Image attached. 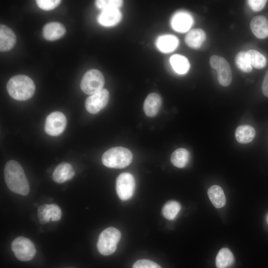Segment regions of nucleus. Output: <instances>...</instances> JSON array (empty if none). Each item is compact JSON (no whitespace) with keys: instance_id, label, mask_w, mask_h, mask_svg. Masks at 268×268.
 <instances>
[{"instance_id":"nucleus-1","label":"nucleus","mask_w":268,"mask_h":268,"mask_svg":"<svg viewBox=\"0 0 268 268\" xmlns=\"http://www.w3.org/2000/svg\"><path fill=\"white\" fill-rule=\"evenodd\" d=\"M4 179L8 189L13 193L26 196L29 185L21 165L16 161H8L4 169Z\"/></svg>"},{"instance_id":"nucleus-2","label":"nucleus","mask_w":268,"mask_h":268,"mask_svg":"<svg viewBox=\"0 0 268 268\" xmlns=\"http://www.w3.org/2000/svg\"><path fill=\"white\" fill-rule=\"evenodd\" d=\"M6 89L12 98L18 101H24L33 95L35 86L29 77L20 74L12 77L8 80Z\"/></svg>"},{"instance_id":"nucleus-3","label":"nucleus","mask_w":268,"mask_h":268,"mask_svg":"<svg viewBox=\"0 0 268 268\" xmlns=\"http://www.w3.org/2000/svg\"><path fill=\"white\" fill-rule=\"evenodd\" d=\"M132 160L133 154L131 151L123 147L111 148L107 150L102 157V162L104 166L116 169L128 166Z\"/></svg>"},{"instance_id":"nucleus-4","label":"nucleus","mask_w":268,"mask_h":268,"mask_svg":"<svg viewBox=\"0 0 268 268\" xmlns=\"http://www.w3.org/2000/svg\"><path fill=\"white\" fill-rule=\"evenodd\" d=\"M121 237L120 231L110 227L104 230L100 234L97 244L98 252L102 255L109 256L116 250Z\"/></svg>"},{"instance_id":"nucleus-5","label":"nucleus","mask_w":268,"mask_h":268,"mask_svg":"<svg viewBox=\"0 0 268 268\" xmlns=\"http://www.w3.org/2000/svg\"><path fill=\"white\" fill-rule=\"evenodd\" d=\"M104 83V77L101 72L92 69L84 74L80 82V87L85 94L92 95L102 90Z\"/></svg>"},{"instance_id":"nucleus-6","label":"nucleus","mask_w":268,"mask_h":268,"mask_svg":"<svg viewBox=\"0 0 268 268\" xmlns=\"http://www.w3.org/2000/svg\"><path fill=\"white\" fill-rule=\"evenodd\" d=\"M11 248L16 258L24 262L31 260L36 253L33 242L30 239L22 236L16 238L12 242Z\"/></svg>"},{"instance_id":"nucleus-7","label":"nucleus","mask_w":268,"mask_h":268,"mask_svg":"<svg viewBox=\"0 0 268 268\" xmlns=\"http://www.w3.org/2000/svg\"><path fill=\"white\" fill-rule=\"evenodd\" d=\"M209 63L213 69L216 70L217 80L223 86H228L232 80V73L228 62L223 57L217 55L210 58Z\"/></svg>"},{"instance_id":"nucleus-8","label":"nucleus","mask_w":268,"mask_h":268,"mask_svg":"<svg viewBox=\"0 0 268 268\" xmlns=\"http://www.w3.org/2000/svg\"><path fill=\"white\" fill-rule=\"evenodd\" d=\"M116 191L119 198L123 201L131 199L135 188V180L129 173H123L119 175L116 180Z\"/></svg>"},{"instance_id":"nucleus-9","label":"nucleus","mask_w":268,"mask_h":268,"mask_svg":"<svg viewBox=\"0 0 268 268\" xmlns=\"http://www.w3.org/2000/svg\"><path fill=\"white\" fill-rule=\"evenodd\" d=\"M67 119L65 115L60 112H54L46 118L45 124L46 133L51 136H58L65 130Z\"/></svg>"},{"instance_id":"nucleus-10","label":"nucleus","mask_w":268,"mask_h":268,"mask_svg":"<svg viewBox=\"0 0 268 268\" xmlns=\"http://www.w3.org/2000/svg\"><path fill=\"white\" fill-rule=\"evenodd\" d=\"M109 99V93L106 89L88 97L85 103L87 111L92 114L97 113L107 104Z\"/></svg>"},{"instance_id":"nucleus-11","label":"nucleus","mask_w":268,"mask_h":268,"mask_svg":"<svg viewBox=\"0 0 268 268\" xmlns=\"http://www.w3.org/2000/svg\"><path fill=\"white\" fill-rule=\"evenodd\" d=\"M38 218L40 223L44 224L50 220L56 221L62 217L60 207L55 204H44L39 206L37 210Z\"/></svg>"},{"instance_id":"nucleus-12","label":"nucleus","mask_w":268,"mask_h":268,"mask_svg":"<svg viewBox=\"0 0 268 268\" xmlns=\"http://www.w3.org/2000/svg\"><path fill=\"white\" fill-rule=\"evenodd\" d=\"M121 13L119 8L104 10L97 17V21L101 25L111 27L118 24L121 19Z\"/></svg>"},{"instance_id":"nucleus-13","label":"nucleus","mask_w":268,"mask_h":268,"mask_svg":"<svg viewBox=\"0 0 268 268\" xmlns=\"http://www.w3.org/2000/svg\"><path fill=\"white\" fill-rule=\"evenodd\" d=\"M253 33L259 39H265L268 37V20L263 15L256 16L250 22Z\"/></svg>"},{"instance_id":"nucleus-14","label":"nucleus","mask_w":268,"mask_h":268,"mask_svg":"<svg viewBox=\"0 0 268 268\" xmlns=\"http://www.w3.org/2000/svg\"><path fill=\"white\" fill-rule=\"evenodd\" d=\"M193 18L190 14L185 12L176 13L172 18L173 28L179 32L187 31L193 24Z\"/></svg>"},{"instance_id":"nucleus-15","label":"nucleus","mask_w":268,"mask_h":268,"mask_svg":"<svg viewBox=\"0 0 268 268\" xmlns=\"http://www.w3.org/2000/svg\"><path fill=\"white\" fill-rule=\"evenodd\" d=\"M16 40L14 32L8 27L4 25L0 26V50L1 52L11 50Z\"/></svg>"},{"instance_id":"nucleus-16","label":"nucleus","mask_w":268,"mask_h":268,"mask_svg":"<svg viewBox=\"0 0 268 268\" xmlns=\"http://www.w3.org/2000/svg\"><path fill=\"white\" fill-rule=\"evenodd\" d=\"M74 175L72 166L66 162H62L57 166L53 174V180L59 184L71 180Z\"/></svg>"},{"instance_id":"nucleus-17","label":"nucleus","mask_w":268,"mask_h":268,"mask_svg":"<svg viewBox=\"0 0 268 268\" xmlns=\"http://www.w3.org/2000/svg\"><path fill=\"white\" fill-rule=\"evenodd\" d=\"M66 33L64 26L59 22H52L46 24L43 28L42 33L45 39L54 41L62 37Z\"/></svg>"},{"instance_id":"nucleus-18","label":"nucleus","mask_w":268,"mask_h":268,"mask_svg":"<svg viewBox=\"0 0 268 268\" xmlns=\"http://www.w3.org/2000/svg\"><path fill=\"white\" fill-rule=\"evenodd\" d=\"M162 104L160 96L155 93L149 94L146 98L144 104L143 110L146 116L152 117L158 113Z\"/></svg>"},{"instance_id":"nucleus-19","label":"nucleus","mask_w":268,"mask_h":268,"mask_svg":"<svg viewBox=\"0 0 268 268\" xmlns=\"http://www.w3.org/2000/svg\"><path fill=\"white\" fill-rule=\"evenodd\" d=\"M205 39L206 35L203 30L193 29L186 35L185 42L190 47L198 49L202 45Z\"/></svg>"},{"instance_id":"nucleus-20","label":"nucleus","mask_w":268,"mask_h":268,"mask_svg":"<svg viewBox=\"0 0 268 268\" xmlns=\"http://www.w3.org/2000/svg\"><path fill=\"white\" fill-rule=\"evenodd\" d=\"M178 39L172 35L160 36L156 40L157 48L162 52L169 53L174 51L178 46Z\"/></svg>"},{"instance_id":"nucleus-21","label":"nucleus","mask_w":268,"mask_h":268,"mask_svg":"<svg viewBox=\"0 0 268 268\" xmlns=\"http://www.w3.org/2000/svg\"><path fill=\"white\" fill-rule=\"evenodd\" d=\"M256 135L254 128L250 125H241L237 128L235 136L236 140L241 143L251 142Z\"/></svg>"},{"instance_id":"nucleus-22","label":"nucleus","mask_w":268,"mask_h":268,"mask_svg":"<svg viewBox=\"0 0 268 268\" xmlns=\"http://www.w3.org/2000/svg\"><path fill=\"white\" fill-rule=\"evenodd\" d=\"M207 194L212 204L216 208L223 207L226 201L224 192L218 185H213L208 190Z\"/></svg>"},{"instance_id":"nucleus-23","label":"nucleus","mask_w":268,"mask_h":268,"mask_svg":"<svg viewBox=\"0 0 268 268\" xmlns=\"http://www.w3.org/2000/svg\"><path fill=\"white\" fill-rule=\"evenodd\" d=\"M190 159V154L188 150L180 148L175 150L171 155V161L175 166L182 168L188 164Z\"/></svg>"},{"instance_id":"nucleus-24","label":"nucleus","mask_w":268,"mask_h":268,"mask_svg":"<svg viewBox=\"0 0 268 268\" xmlns=\"http://www.w3.org/2000/svg\"><path fill=\"white\" fill-rule=\"evenodd\" d=\"M234 262V257L231 251L228 248L221 249L218 253L215 264L217 268H227Z\"/></svg>"},{"instance_id":"nucleus-25","label":"nucleus","mask_w":268,"mask_h":268,"mask_svg":"<svg viewBox=\"0 0 268 268\" xmlns=\"http://www.w3.org/2000/svg\"><path fill=\"white\" fill-rule=\"evenodd\" d=\"M170 62L174 70L179 74H185L189 69V62L182 55H173L170 59Z\"/></svg>"},{"instance_id":"nucleus-26","label":"nucleus","mask_w":268,"mask_h":268,"mask_svg":"<svg viewBox=\"0 0 268 268\" xmlns=\"http://www.w3.org/2000/svg\"><path fill=\"white\" fill-rule=\"evenodd\" d=\"M246 53L251 66L258 69H261L265 67L267 64V60L262 54L255 50H249Z\"/></svg>"},{"instance_id":"nucleus-27","label":"nucleus","mask_w":268,"mask_h":268,"mask_svg":"<svg viewBox=\"0 0 268 268\" xmlns=\"http://www.w3.org/2000/svg\"><path fill=\"white\" fill-rule=\"evenodd\" d=\"M181 208L178 201H170L165 203L162 208V214L168 220H173L177 215Z\"/></svg>"},{"instance_id":"nucleus-28","label":"nucleus","mask_w":268,"mask_h":268,"mask_svg":"<svg viewBox=\"0 0 268 268\" xmlns=\"http://www.w3.org/2000/svg\"><path fill=\"white\" fill-rule=\"evenodd\" d=\"M235 63L237 67L244 72L249 73L252 71V66L245 52L241 51L237 54L235 57Z\"/></svg>"},{"instance_id":"nucleus-29","label":"nucleus","mask_w":268,"mask_h":268,"mask_svg":"<svg viewBox=\"0 0 268 268\" xmlns=\"http://www.w3.org/2000/svg\"><path fill=\"white\" fill-rule=\"evenodd\" d=\"M121 0H97L95 2L97 8L102 11L104 10L119 8L123 4Z\"/></svg>"},{"instance_id":"nucleus-30","label":"nucleus","mask_w":268,"mask_h":268,"mask_svg":"<svg viewBox=\"0 0 268 268\" xmlns=\"http://www.w3.org/2000/svg\"><path fill=\"white\" fill-rule=\"evenodd\" d=\"M61 1L60 0H37L36 1L38 6L45 10L54 9L59 5Z\"/></svg>"},{"instance_id":"nucleus-31","label":"nucleus","mask_w":268,"mask_h":268,"mask_svg":"<svg viewBox=\"0 0 268 268\" xmlns=\"http://www.w3.org/2000/svg\"><path fill=\"white\" fill-rule=\"evenodd\" d=\"M133 268H161L156 263L149 260H139L133 265Z\"/></svg>"},{"instance_id":"nucleus-32","label":"nucleus","mask_w":268,"mask_h":268,"mask_svg":"<svg viewBox=\"0 0 268 268\" xmlns=\"http://www.w3.org/2000/svg\"><path fill=\"white\" fill-rule=\"evenodd\" d=\"M251 8L255 11L262 10L266 5L267 0H248Z\"/></svg>"},{"instance_id":"nucleus-33","label":"nucleus","mask_w":268,"mask_h":268,"mask_svg":"<svg viewBox=\"0 0 268 268\" xmlns=\"http://www.w3.org/2000/svg\"><path fill=\"white\" fill-rule=\"evenodd\" d=\"M262 92L264 95L268 97V70L266 72L263 83H262Z\"/></svg>"},{"instance_id":"nucleus-34","label":"nucleus","mask_w":268,"mask_h":268,"mask_svg":"<svg viewBox=\"0 0 268 268\" xmlns=\"http://www.w3.org/2000/svg\"><path fill=\"white\" fill-rule=\"evenodd\" d=\"M267 222L268 223V214L267 216Z\"/></svg>"},{"instance_id":"nucleus-35","label":"nucleus","mask_w":268,"mask_h":268,"mask_svg":"<svg viewBox=\"0 0 268 268\" xmlns=\"http://www.w3.org/2000/svg\"></svg>"}]
</instances>
